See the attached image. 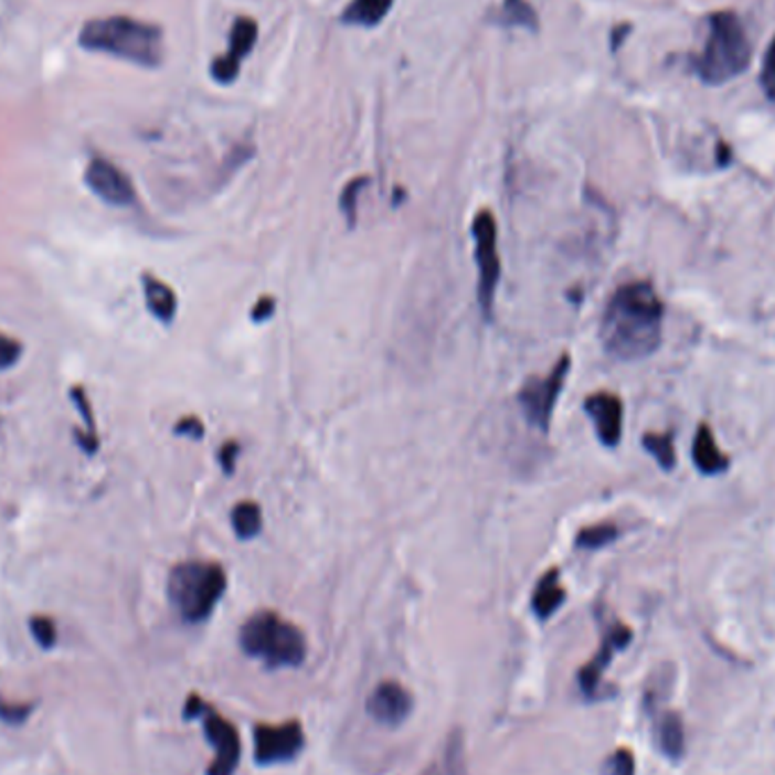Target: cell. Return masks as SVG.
Wrapping results in <instances>:
<instances>
[{"instance_id":"cell-1","label":"cell","mask_w":775,"mask_h":775,"mask_svg":"<svg viewBox=\"0 0 775 775\" xmlns=\"http://www.w3.org/2000/svg\"><path fill=\"white\" fill-rule=\"evenodd\" d=\"M665 307L651 282H630L615 290L603 311L598 336L617 361H641L662 342Z\"/></svg>"},{"instance_id":"cell-2","label":"cell","mask_w":775,"mask_h":775,"mask_svg":"<svg viewBox=\"0 0 775 775\" xmlns=\"http://www.w3.org/2000/svg\"><path fill=\"white\" fill-rule=\"evenodd\" d=\"M77 43L89 53L109 55L144 68H157L163 62V32L132 17H105L86 21Z\"/></svg>"},{"instance_id":"cell-3","label":"cell","mask_w":775,"mask_h":775,"mask_svg":"<svg viewBox=\"0 0 775 775\" xmlns=\"http://www.w3.org/2000/svg\"><path fill=\"white\" fill-rule=\"evenodd\" d=\"M225 590V570L209 560H187L172 567L168 576V601L187 624L206 622Z\"/></svg>"},{"instance_id":"cell-4","label":"cell","mask_w":775,"mask_h":775,"mask_svg":"<svg viewBox=\"0 0 775 775\" xmlns=\"http://www.w3.org/2000/svg\"><path fill=\"white\" fill-rule=\"evenodd\" d=\"M708 39L697 71L710 86L725 84L742 75L751 64V41L735 12H714L708 21Z\"/></svg>"},{"instance_id":"cell-5","label":"cell","mask_w":775,"mask_h":775,"mask_svg":"<svg viewBox=\"0 0 775 775\" xmlns=\"http://www.w3.org/2000/svg\"><path fill=\"white\" fill-rule=\"evenodd\" d=\"M241 646L250 658L262 660L270 669L299 667L307 658L305 633L270 611L256 613L243 624Z\"/></svg>"},{"instance_id":"cell-6","label":"cell","mask_w":775,"mask_h":775,"mask_svg":"<svg viewBox=\"0 0 775 775\" xmlns=\"http://www.w3.org/2000/svg\"><path fill=\"white\" fill-rule=\"evenodd\" d=\"M184 719H202L204 735L213 746V762L206 768V775H234L241 760V737L238 730L198 694L187 699Z\"/></svg>"},{"instance_id":"cell-7","label":"cell","mask_w":775,"mask_h":775,"mask_svg":"<svg viewBox=\"0 0 775 775\" xmlns=\"http://www.w3.org/2000/svg\"><path fill=\"white\" fill-rule=\"evenodd\" d=\"M471 236H474V254H477V268H479V307L484 311V318L492 316L495 307V295L499 288V277H501V262H499V230L497 221L490 211H479L474 215L471 223Z\"/></svg>"},{"instance_id":"cell-8","label":"cell","mask_w":775,"mask_h":775,"mask_svg":"<svg viewBox=\"0 0 775 775\" xmlns=\"http://www.w3.org/2000/svg\"><path fill=\"white\" fill-rule=\"evenodd\" d=\"M570 368H572V359L567 354L560 357L546 376L529 379L522 385L520 395H517V402H520L524 417L529 420L531 426L540 428L542 434H546L549 426H551L553 408H555L560 393H563V385H565V379L570 374Z\"/></svg>"},{"instance_id":"cell-9","label":"cell","mask_w":775,"mask_h":775,"mask_svg":"<svg viewBox=\"0 0 775 775\" xmlns=\"http://www.w3.org/2000/svg\"><path fill=\"white\" fill-rule=\"evenodd\" d=\"M305 749V730L299 721L284 725H256L254 728V760L256 764H282L297 757Z\"/></svg>"},{"instance_id":"cell-10","label":"cell","mask_w":775,"mask_h":775,"mask_svg":"<svg viewBox=\"0 0 775 775\" xmlns=\"http://www.w3.org/2000/svg\"><path fill=\"white\" fill-rule=\"evenodd\" d=\"M84 182L96 198H100L112 206H129L137 200L132 180H129L125 172L109 159H103V157L92 159L84 170Z\"/></svg>"},{"instance_id":"cell-11","label":"cell","mask_w":775,"mask_h":775,"mask_svg":"<svg viewBox=\"0 0 775 775\" xmlns=\"http://www.w3.org/2000/svg\"><path fill=\"white\" fill-rule=\"evenodd\" d=\"M585 413L594 422V431L606 447H617L624 434V404L613 393H594L585 400Z\"/></svg>"},{"instance_id":"cell-12","label":"cell","mask_w":775,"mask_h":775,"mask_svg":"<svg viewBox=\"0 0 775 775\" xmlns=\"http://www.w3.org/2000/svg\"><path fill=\"white\" fill-rule=\"evenodd\" d=\"M413 710V697L408 689L395 680L379 682L368 699V712L383 725H400Z\"/></svg>"},{"instance_id":"cell-13","label":"cell","mask_w":775,"mask_h":775,"mask_svg":"<svg viewBox=\"0 0 775 775\" xmlns=\"http://www.w3.org/2000/svg\"><path fill=\"white\" fill-rule=\"evenodd\" d=\"M633 633L630 628H626L624 624H615L606 637H603V644H601V649L598 654L583 667L578 680H581V689L585 694L594 697L598 692V687H601V678H603V671H606V667L611 665L615 651H622L628 646Z\"/></svg>"},{"instance_id":"cell-14","label":"cell","mask_w":775,"mask_h":775,"mask_svg":"<svg viewBox=\"0 0 775 775\" xmlns=\"http://www.w3.org/2000/svg\"><path fill=\"white\" fill-rule=\"evenodd\" d=\"M144 295H146V307L148 311L163 325H170L178 316V295L166 282H161L155 275H144L141 277Z\"/></svg>"},{"instance_id":"cell-15","label":"cell","mask_w":775,"mask_h":775,"mask_svg":"<svg viewBox=\"0 0 775 775\" xmlns=\"http://www.w3.org/2000/svg\"><path fill=\"white\" fill-rule=\"evenodd\" d=\"M692 458L694 465L705 477H716V474H723L730 465L728 456L719 449L712 428L708 424H701L697 436H694V445H692Z\"/></svg>"},{"instance_id":"cell-16","label":"cell","mask_w":775,"mask_h":775,"mask_svg":"<svg viewBox=\"0 0 775 775\" xmlns=\"http://www.w3.org/2000/svg\"><path fill=\"white\" fill-rule=\"evenodd\" d=\"M567 598L565 587L560 585V572L558 570H549L535 585L533 592V613L538 615V619H549L558 613V608L563 606Z\"/></svg>"},{"instance_id":"cell-17","label":"cell","mask_w":775,"mask_h":775,"mask_svg":"<svg viewBox=\"0 0 775 775\" xmlns=\"http://www.w3.org/2000/svg\"><path fill=\"white\" fill-rule=\"evenodd\" d=\"M656 744L669 760H680L684 753V728L676 712H665L656 719Z\"/></svg>"},{"instance_id":"cell-18","label":"cell","mask_w":775,"mask_h":775,"mask_svg":"<svg viewBox=\"0 0 775 775\" xmlns=\"http://www.w3.org/2000/svg\"><path fill=\"white\" fill-rule=\"evenodd\" d=\"M71 400L77 406V413L84 420V431H75V440L77 445L86 452V454H96L100 447V438H98V428H96V417H94V408L89 397L82 391L79 385L71 388Z\"/></svg>"},{"instance_id":"cell-19","label":"cell","mask_w":775,"mask_h":775,"mask_svg":"<svg viewBox=\"0 0 775 775\" xmlns=\"http://www.w3.org/2000/svg\"><path fill=\"white\" fill-rule=\"evenodd\" d=\"M232 529L238 540H254L264 529V514L258 503L238 501L232 508Z\"/></svg>"},{"instance_id":"cell-20","label":"cell","mask_w":775,"mask_h":775,"mask_svg":"<svg viewBox=\"0 0 775 775\" xmlns=\"http://www.w3.org/2000/svg\"><path fill=\"white\" fill-rule=\"evenodd\" d=\"M395 0H354V3L344 10L342 21L352 25H376L381 23L388 12H391Z\"/></svg>"},{"instance_id":"cell-21","label":"cell","mask_w":775,"mask_h":775,"mask_svg":"<svg viewBox=\"0 0 775 775\" xmlns=\"http://www.w3.org/2000/svg\"><path fill=\"white\" fill-rule=\"evenodd\" d=\"M497 21L506 28L538 30V14L529 0H503Z\"/></svg>"},{"instance_id":"cell-22","label":"cell","mask_w":775,"mask_h":775,"mask_svg":"<svg viewBox=\"0 0 775 775\" xmlns=\"http://www.w3.org/2000/svg\"><path fill=\"white\" fill-rule=\"evenodd\" d=\"M256 34H258V28L252 19H238L232 28V34H230V57L234 60H245L250 55V51L254 49V43H256Z\"/></svg>"},{"instance_id":"cell-23","label":"cell","mask_w":775,"mask_h":775,"mask_svg":"<svg viewBox=\"0 0 775 775\" xmlns=\"http://www.w3.org/2000/svg\"><path fill=\"white\" fill-rule=\"evenodd\" d=\"M641 445L658 460V465L665 471H671L676 467V447H673V438L669 434H646L641 438Z\"/></svg>"},{"instance_id":"cell-24","label":"cell","mask_w":775,"mask_h":775,"mask_svg":"<svg viewBox=\"0 0 775 775\" xmlns=\"http://www.w3.org/2000/svg\"><path fill=\"white\" fill-rule=\"evenodd\" d=\"M619 538V529L615 524H596V527H587L576 535V546L578 549H587V551H596L613 544Z\"/></svg>"},{"instance_id":"cell-25","label":"cell","mask_w":775,"mask_h":775,"mask_svg":"<svg viewBox=\"0 0 775 775\" xmlns=\"http://www.w3.org/2000/svg\"><path fill=\"white\" fill-rule=\"evenodd\" d=\"M368 187V178H357L352 180L344 191L340 193V211L344 213V219H348V225L354 227L357 225V209H359V195L361 191Z\"/></svg>"},{"instance_id":"cell-26","label":"cell","mask_w":775,"mask_h":775,"mask_svg":"<svg viewBox=\"0 0 775 775\" xmlns=\"http://www.w3.org/2000/svg\"><path fill=\"white\" fill-rule=\"evenodd\" d=\"M30 633L34 637V641L41 646V649H55L57 644V624L51 617L36 615L30 619Z\"/></svg>"},{"instance_id":"cell-27","label":"cell","mask_w":775,"mask_h":775,"mask_svg":"<svg viewBox=\"0 0 775 775\" xmlns=\"http://www.w3.org/2000/svg\"><path fill=\"white\" fill-rule=\"evenodd\" d=\"M34 712V703L10 701L0 697V721L6 725H23Z\"/></svg>"},{"instance_id":"cell-28","label":"cell","mask_w":775,"mask_h":775,"mask_svg":"<svg viewBox=\"0 0 775 775\" xmlns=\"http://www.w3.org/2000/svg\"><path fill=\"white\" fill-rule=\"evenodd\" d=\"M760 84L766 94V98L771 103H775V36L768 43V49L764 53V62H762V73H760Z\"/></svg>"},{"instance_id":"cell-29","label":"cell","mask_w":775,"mask_h":775,"mask_svg":"<svg viewBox=\"0 0 775 775\" xmlns=\"http://www.w3.org/2000/svg\"><path fill=\"white\" fill-rule=\"evenodd\" d=\"M238 71H241V62L230 57V55H223V57H219L211 64V75H213V79H219L221 84L234 82L238 77Z\"/></svg>"},{"instance_id":"cell-30","label":"cell","mask_w":775,"mask_h":775,"mask_svg":"<svg viewBox=\"0 0 775 775\" xmlns=\"http://www.w3.org/2000/svg\"><path fill=\"white\" fill-rule=\"evenodd\" d=\"M21 359V342L0 331V372L17 365Z\"/></svg>"},{"instance_id":"cell-31","label":"cell","mask_w":775,"mask_h":775,"mask_svg":"<svg viewBox=\"0 0 775 775\" xmlns=\"http://www.w3.org/2000/svg\"><path fill=\"white\" fill-rule=\"evenodd\" d=\"M608 773L611 775H635V757L630 751L619 749L611 760H608Z\"/></svg>"},{"instance_id":"cell-32","label":"cell","mask_w":775,"mask_h":775,"mask_svg":"<svg viewBox=\"0 0 775 775\" xmlns=\"http://www.w3.org/2000/svg\"><path fill=\"white\" fill-rule=\"evenodd\" d=\"M176 434L178 436H184V438H191V440H202L204 438V424L200 417H182L178 424H176Z\"/></svg>"},{"instance_id":"cell-33","label":"cell","mask_w":775,"mask_h":775,"mask_svg":"<svg viewBox=\"0 0 775 775\" xmlns=\"http://www.w3.org/2000/svg\"><path fill=\"white\" fill-rule=\"evenodd\" d=\"M275 311H277L275 297H270V295L258 297L254 309H252V322H256V325H258V322H266V320H270V318L275 316Z\"/></svg>"},{"instance_id":"cell-34","label":"cell","mask_w":775,"mask_h":775,"mask_svg":"<svg viewBox=\"0 0 775 775\" xmlns=\"http://www.w3.org/2000/svg\"><path fill=\"white\" fill-rule=\"evenodd\" d=\"M238 454H241V445L234 443V440H230V443H225V445L221 447V452H219V463H221V467H223L225 474H234Z\"/></svg>"},{"instance_id":"cell-35","label":"cell","mask_w":775,"mask_h":775,"mask_svg":"<svg viewBox=\"0 0 775 775\" xmlns=\"http://www.w3.org/2000/svg\"><path fill=\"white\" fill-rule=\"evenodd\" d=\"M628 30H630V28H628V25H624V28H619V30L615 32V34H617V39H613V51H617V49H619V41L626 36L624 32H628Z\"/></svg>"},{"instance_id":"cell-36","label":"cell","mask_w":775,"mask_h":775,"mask_svg":"<svg viewBox=\"0 0 775 775\" xmlns=\"http://www.w3.org/2000/svg\"><path fill=\"white\" fill-rule=\"evenodd\" d=\"M730 161V150H728V146H719V163H728Z\"/></svg>"}]
</instances>
